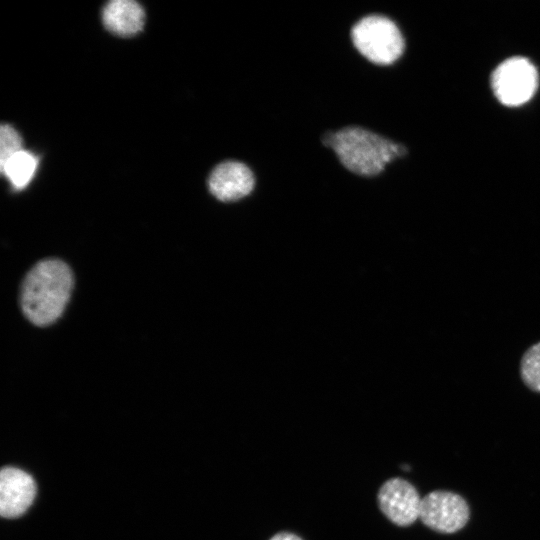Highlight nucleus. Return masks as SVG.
I'll return each mask as SVG.
<instances>
[{
	"label": "nucleus",
	"instance_id": "f03ea898",
	"mask_svg": "<svg viewBox=\"0 0 540 540\" xmlns=\"http://www.w3.org/2000/svg\"><path fill=\"white\" fill-rule=\"evenodd\" d=\"M72 287L73 275L66 263L58 259L38 262L22 283L23 314L37 326L50 325L63 313Z\"/></svg>",
	"mask_w": 540,
	"mask_h": 540
},
{
	"label": "nucleus",
	"instance_id": "f8f14e48",
	"mask_svg": "<svg viewBox=\"0 0 540 540\" xmlns=\"http://www.w3.org/2000/svg\"><path fill=\"white\" fill-rule=\"evenodd\" d=\"M20 134L9 124L0 127V168L15 154L23 150Z\"/></svg>",
	"mask_w": 540,
	"mask_h": 540
},
{
	"label": "nucleus",
	"instance_id": "39448f33",
	"mask_svg": "<svg viewBox=\"0 0 540 540\" xmlns=\"http://www.w3.org/2000/svg\"><path fill=\"white\" fill-rule=\"evenodd\" d=\"M469 514L464 498L450 491H432L421 499L419 519L439 533L459 531L468 522Z\"/></svg>",
	"mask_w": 540,
	"mask_h": 540
},
{
	"label": "nucleus",
	"instance_id": "9b49d317",
	"mask_svg": "<svg viewBox=\"0 0 540 540\" xmlns=\"http://www.w3.org/2000/svg\"><path fill=\"white\" fill-rule=\"evenodd\" d=\"M520 373L522 380L530 389L540 392V342L524 353Z\"/></svg>",
	"mask_w": 540,
	"mask_h": 540
},
{
	"label": "nucleus",
	"instance_id": "0eeeda50",
	"mask_svg": "<svg viewBox=\"0 0 540 540\" xmlns=\"http://www.w3.org/2000/svg\"><path fill=\"white\" fill-rule=\"evenodd\" d=\"M421 499L416 488L400 477L385 481L377 495L382 513L401 527L409 526L419 519Z\"/></svg>",
	"mask_w": 540,
	"mask_h": 540
},
{
	"label": "nucleus",
	"instance_id": "6e6552de",
	"mask_svg": "<svg viewBox=\"0 0 540 540\" xmlns=\"http://www.w3.org/2000/svg\"><path fill=\"white\" fill-rule=\"evenodd\" d=\"M36 495L34 479L26 472L6 467L0 473V513L5 518L24 514Z\"/></svg>",
	"mask_w": 540,
	"mask_h": 540
},
{
	"label": "nucleus",
	"instance_id": "7ed1b4c3",
	"mask_svg": "<svg viewBox=\"0 0 540 540\" xmlns=\"http://www.w3.org/2000/svg\"><path fill=\"white\" fill-rule=\"evenodd\" d=\"M356 52L368 63L387 67L397 62L405 51V39L399 26L384 14H369L350 29Z\"/></svg>",
	"mask_w": 540,
	"mask_h": 540
},
{
	"label": "nucleus",
	"instance_id": "423d86ee",
	"mask_svg": "<svg viewBox=\"0 0 540 540\" xmlns=\"http://www.w3.org/2000/svg\"><path fill=\"white\" fill-rule=\"evenodd\" d=\"M209 192L221 202H236L250 196L256 186L257 177L253 169L240 160L218 163L207 179Z\"/></svg>",
	"mask_w": 540,
	"mask_h": 540
},
{
	"label": "nucleus",
	"instance_id": "20e7f679",
	"mask_svg": "<svg viewBox=\"0 0 540 540\" xmlns=\"http://www.w3.org/2000/svg\"><path fill=\"white\" fill-rule=\"evenodd\" d=\"M491 85L496 98L506 106H519L529 101L538 87V72L526 58L513 57L502 62L493 72Z\"/></svg>",
	"mask_w": 540,
	"mask_h": 540
},
{
	"label": "nucleus",
	"instance_id": "1a4fd4ad",
	"mask_svg": "<svg viewBox=\"0 0 540 540\" xmlns=\"http://www.w3.org/2000/svg\"><path fill=\"white\" fill-rule=\"evenodd\" d=\"M145 12L134 0H112L102 10L104 26L110 32L127 37L140 32L144 26Z\"/></svg>",
	"mask_w": 540,
	"mask_h": 540
},
{
	"label": "nucleus",
	"instance_id": "9d476101",
	"mask_svg": "<svg viewBox=\"0 0 540 540\" xmlns=\"http://www.w3.org/2000/svg\"><path fill=\"white\" fill-rule=\"evenodd\" d=\"M37 165V157L33 153L23 149L12 156L0 170L7 177L14 189L22 190L30 183Z\"/></svg>",
	"mask_w": 540,
	"mask_h": 540
},
{
	"label": "nucleus",
	"instance_id": "f257e3e1",
	"mask_svg": "<svg viewBox=\"0 0 540 540\" xmlns=\"http://www.w3.org/2000/svg\"><path fill=\"white\" fill-rule=\"evenodd\" d=\"M320 142L333 151L344 170L365 179L379 177L388 166L408 153L402 143L356 125L326 131Z\"/></svg>",
	"mask_w": 540,
	"mask_h": 540
},
{
	"label": "nucleus",
	"instance_id": "ddd939ff",
	"mask_svg": "<svg viewBox=\"0 0 540 540\" xmlns=\"http://www.w3.org/2000/svg\"><path fill=\"white\" fill-rule=\"evenodd\" d=\"M269 540H303V539L294 533L283 531V532L276 533Z\"/></svg>",
	"mask_w": 540,
	"mask_h": 540
}]
</instances>
